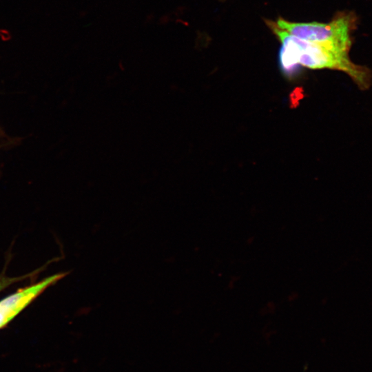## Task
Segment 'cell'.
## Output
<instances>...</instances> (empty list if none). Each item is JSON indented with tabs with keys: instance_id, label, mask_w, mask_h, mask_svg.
<instances>
[{
	"instance_id": "6da1fadb",
	"label": "cell",
	"mask_w": 372,
	"mask_h": 372,
	"mask_svg": "<svg viewBox=\"0 0 372 372\" xmlns=\"http://www.w3.org/2000/svg\"><path fill=\"white\" fill-rule=\"evenodd\" d=\"M266 23L281 43L279 63L285 75L292 76L302 67L329 69L345 73L362 90L371 87L372 72L366 66L353 63L349 57V50L299 39L270 20L266 21Z\"/></svg>"
},
{
	"instance_id": "7a4b0ae2",
	"label": "cell",
	"mask_w": 372,
	"mask_h": 372,
	"mask_svg": "<svg viewBox=\"0 0 372 372\" xmlns=\"http://www.w3.org/2000/svg\"><path fill=\"white\" fill-rule=\"evenodd\" d=\"M358 18L354 12H338L328 23H295L281 17L275 22L280 29L299 39L328 44L349 50L353 45V32Z\"/></svg>"
},
{
	"instance_id": "3957f363",
	"label": "cell",
	"mask_w": 372,
	"mask_h": 372,
	"mask_svg": "<svg viewBox=\"0 0 372 372\" xmlns=\"http://www.w3.org/2000/svg\"><path fill=\"white\" fill-rule=\"evenodd\" d=\"M68 273L60 272L53 274L0 300V329L4 328L46 289Z\"/></svg>"
},
{
	"instance_id": "277c9868",
	"label": "cell",
	"mask_w": 372,
	"mask_h": 372,
	"mask_svg": "<svg viewBox=\"0 0 372 372\" xmlns=\"http://www.w3.org/2000/svg\"><path fill=\"white\" fill-rule=\"evenodd\" d=\"M39 271L37 270L36 271H34L31 273L24 275L22 276H18V277H8L3 275L0 276V291L3 290L4 289L8 287L10 285L16 283L17 282H20L23 280H25L30 276H34L36 274L37 272Z\"/></svg>"
}]
</instances>
